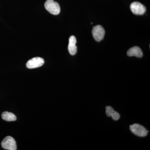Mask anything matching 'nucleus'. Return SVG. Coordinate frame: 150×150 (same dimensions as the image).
<instances>
[{"label":"nucleus","mask_w":150,"mask_h":150,"mask_svg":"<svg viewBox=\"0 0 150 150\" xmlns=\"http://www.w3.org/2000/svg\"><path fill=\"white\" fill-rule=\"evenodd\" d=\"M92 33L95 40L100 42L104 38L105 30L101 25H97L93 26Z\"/></svg>","instance_id":"nucleus-3"},{"label":"nucleus","mask_w":150,"mask_h":150,"mask_svg":"<svg viewBox=\"0 0 150 150\" xmlns=\"http://www.w3.org/2000/svg\"><path fill=\"white\" fill-rule=\"evenodd\" d=\"M76 39L75 36L72 35L69 39V46H68V50L71 55H75L76 54L77 51V47L76 46Z\"/></svg>","instance_id":"nucleus-7"},{"label":"nucleus","mask_w":150,"mask_h":150,"mask_svg":"<svg viewBox=\"0 0 150 150\" xmlns=\"http://www.w3.org/2000/svg\"><path fill=\"white\" fill-rule=\"evenodd\" d=\"M93 23H92V22H91V24H93Z\"/></svg>","instance_id":"nucleus-11"},{"label":"nucleus","mask_w":150,"mask_h":150,"mask_svg":"<svg viewBox=\"0 0 150 150\" xmlns=\"http://www.w3.org/2000/svg\"><path fill=\"white\" fill-rule=\"evenodd\" d=\"M1 116L3 119L7 121H15L17 119L16 116L13 113L7 111L3 112Z\"/></svg>","instance_id":"nucleus-10"},{"label":"nucleus","mask_w":150,"mask_h":150,"mask_svg":"<svg viewBox=\"0 0 150 150\" xmlns=\"http://www.w3.org/2000/svg\"><path fill=\"white\" fill-rule=\"evenodd\" d=\"M130 129L133 134L139 137H146L149 132L144 126L137 123L130 126Z\"/></svg>","instance_id":"nucleus-2"},{"label":"nucleus","mask_w":150,"mask_h":150,"mask_svg":"<svg viewBox=\"0 0 150 150\" xmlns=\"http://www.w3.org/2000/svg\"><path fill=\"white\" fill-rule=\"evenodd\" d=\"M127 54L129 56H136L139 58H142L143 56L142 49L138 46H134L129 49Z\"/></svg>","instance_id":"nucleus-8"},{"label":"nucleus","mask_w":150,"mask_h":150,"mask_svg":"<svg viewBox=\"0 0 150 150\" xmlns=\"http://www.w3.org/2000/svg\"><path fill=\"white\" fill-rule=\"evenodd\" d=\"M130 9L132 12L137 15H144L146 11V7L139 2L132 3L130 6Z\"/></svg>","instance_id":"nucleus-5"},{"label":"nucleus","mask_w":150,"mask_h":150,"mask_svg":"<svg viewBox=\"0 0 150 150\" xmlns=\"http://www.w3.org/2000/svg\"><path fill=\"white\" fill-rule=\"evenodd\" d=\"M44 6L46 10L54 15L59 14L61 11V8L59 4L54 1V0H47Z\"/></svg>","instance_id":"nucleus-1"},{"label":"nucleus","mask_w":150,"mask_h":150,"mask_svg":"<svg viewBox=\"0 0 150 150\" xmlns=\"http://www.w3.org/2000/svg\"><path fill=\"white\" fill-rule=\"evenodd\" d=\"M105 109H106L105 112H106V115L108 117L111 116L112 119L115 121H117L120 118V115L119 113L115 111L111 106H106Z\"/></svg>","instance_id":"nucleus-9"},{"label":"nucleus","mask_w":150,"mask_h":150,"mask_svg":"<svg viewBox=\"0 0 150 150\" xmlns=\"http://www.w3.org/2000/svg\"><path fill=\"white\" fill-rule=\"evenodd\" d=\"M44 60L40 57H35L29 60L26 63V67L29 69H35L43 66Z\"/></svg>","instance_id":"nucleus-6"},{"label":"nucleus","mask_w":150,"mask_h":150,"mask_svg":"<svg viewBox=\"0 0 150 150\" xmlns=\"http://www.w3.org/2000/svg\"><path fill=\"white\" fill-rule=\"evenodd\" d=\"M1 146L5 149L8 150H17L16 142L13 137H6L1 142Z\"/></svg>","instance_id":"nucleus-4"}]
</instances>
